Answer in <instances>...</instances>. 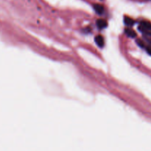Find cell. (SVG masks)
<instances>
[{"mask_svg":"<svg viewBox=\"0 0 151 151\" xmlns=\"http://www.w3.org/2000/svg\"><path fill=\"white\" fill-rule=\"evenodd\" d=\"M97 26L100 29L105 28L107 26V22L105 21V19H100L97 20Z\"/></svg>","mask_w":151,"mask_h":151,"instance_id":"3","label":"cell"},{"mask_svg":"<svg viewBox=\"0 0 151 151\" xmlns=\"http://www.w3.org/2000/svg\"><path fill=\"white\" fill-rule=\"evenodd\" d=\"M124 21H125V23L127 25H128V26H132L133 24H134V19H132L131 18H130V17H128V16H126V17H125Z\"/></svg>","mask_w":151,"mask_h":151,"instance_id":"6","label":"cell"},{"mask_svg":"<svg viewBox=\"0 0 151 151\" xmlns=\"http://www.w3.org/2000/svg\"><path fill=\"white\" fill-rule=\"evenodd\" d=\"M139 28L142 32L147 33L151 30V23L149 22H142Z\"/></svg>","mask_w":151,"mask_h":151,"instance_id":"1","label":"cell"},{"mask_svg":"<svg viewBox=\"0 0 151 151\" xmlns=\"http://www.w3.org/2000/svg\"><path fill=\"white\" fill-rule=\"evenodd\" d=\"M95 42L97 43V45L100 47H103L104 46V39L102 36L100 35H98L95 37Z\"/></svg>","mask_w":151,"mask_h":151,"instance_id":"2","label":"cell"},{"mask_svg":"<svg viewBox=\"0 0 151 151\" xmlns=\"http://www.w3.org/2000/svg\"><path fill=\"white\" fill-rule=\"evenodd\" d=\"M147 52L148 53V54H150L151 56V47H147Z\"/></svg>","mask_w":151,"mask_h":151,"instance_id":"8","label":"cell"},{"mask_svg":"<svg viewBox=\"0 0 151 151\" xmlns=\"http://www.w3.org/2000/svg\"><path fill=\"white\" fill-rule=\"evenodd\" d=\"M125 33L127 34L128 37H131V38H134V37H136V32L134 31L133 29H131V28H126Z\"/></svg>","mask_w":151,"mask_h":151,"instance_id":"5","label":"cell"},{"mask_svg":"<svg viewBox=\"0 0 151 151\" xmlns=\"http://www.w3.org/2000/svg\"><path fill=\"white\" fill-rule=\"evenodd\" d=\"M137 43H138V45H139V46H140V47H144V43H143L142 42V41H138L137 42Z\"/></svg>","mask_w":151,"mask_h":151,"instance_id":"7","label":"cell"},{"mask_svg":"<svg viewBox=\"0 0 151 151\" xmlns=\"http://www.w3.org/2000/svg\"><path fill=\"white\" fill-rule=\"evenodd\" d=\"M94 8H95V11H96L97 14H102L104 12V7L103 5H100V4H95L94 5Z\"/></svg>","mask_w":151,"mask_h":151,"instance_id":"4","label":"cell"}]
</instances>
